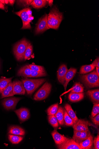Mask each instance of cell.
<instances>
[{"label": "cell", "mask_w": 99, "mask_h": 149, "mask_svg": "<svg viewBox=\"0 0 99 149\" xmlns=\"http://www.w3.org/2000/svg\"><path fill=\"white\" fill-rule=\"evenodd\" d=\"M63 19L62 13L56 7L52 9L48 17V24L49 28L57 29Z\"/></svg>", "instance_id": "6da1fadb"}, {"label": "cell", "mask_w": 99, "mask_h": 149, "mask_svg": "<svg viewBox=\"0 0 99 149\" xmlns=\"http://www.w3.org/2000/svg\"><path fill=\"white\" fill-rule=\"evenodd\" d=\"M46 80L45 79H21V82L28 95L32 94Z\"/></svg>", "instance_id": "7a4b0ae2"}, {"label": "cell", "mask_w": 99, "mask_h": 149, "mask_svg": "<svg viewBox=\"0 0 99 149\" xmlns=\"http://www.w3.org/2000/svg\"><path fill=\"white\" fill-rule=\"evenodd\" d=\"M80 77L82 82L88 88L99 86V76L97 74L96 70L86 75H80Z\"/></svg>", "instance_id": "3957f363"}, {"label": "cell", "mask_w": 99, "mask_h": 149, "mask_svg": "<svg viewBox=\"0 0 99 149\" xmlns=\"http://www.w3.org/2000/svg\"><path fill=\"white\" fill-rule=\"evenodd\" d=\"M15 14L19 17L23 22V29H30L31 26L30 22L34 19L32 12L30 8L24 9L19 11L15 12Z\"/></svg>", "instance_id": "277c9868"}, {"label": "cell", "mask_w": 99, "mask_h": 149, "mask_svg": "<svg viewBox=\"0 0 99 149\" xmlns=\"http://www.w3.org/2000/svg\"><path fill=\"white\" fill-rule=\"evenodd\" d=\"M30 43L24 38L14 46L13 51L17 60L19 61L24 59V55L26 48Z\"/></svg>", "instance_id": "5b68a950"}, {"label": "cell", "mask_w": 99, "mask_h": 149, "mask_svg": "<svg viewBox=\"0 0 99 149\" xmlns=\"http://www.w3.org/2000/svg\"><path fill=\"white\" fill-rule=\"evenodd\" d=\"M51 88V84L47 82H46L35 94L33 100L40 101L46 99L49 96Z\"/></svg>", "instance_id": "8992f818"}, {"label": "cell", "mask_w": 99, "mask_h": 149, "mask_svg": "<svg viewBox=\"0 0 99 149\" xmlns=\"http://www.w3.org/2000/svg\"><path fill=\"white\" fill-rule=\"evenodd\" d=\"M48 15L46 14L39 20L35 30V33L37 34L50 29L48 24Z\"/></svg>", "instance_id": "52a82bcc"}, {"label": "cell", "mask_w": 99, "mask_h": 149, "mask_svg": "<svg viewBox=\"0 0 99 149\" xmlns=\"http://www.w3.org/2000/svg\"><path fill=\"white\" fill-rule=\"evenodd\" d=\"M21 99V98L16 97L7 98L3 100L2 104L6 110H13L15 109L17 103Z\"/></svg>", "instance_id": "ba28073f"}, {"label": "cell", "mask_w": 99, "mask_h": 149, "mask_svg": "<svg viewBox=\"0 0 99 149\" xmlns=\"http://www.w3.org/2000/svg\"><path fill=\"white\" fill-rule=\"evenodd\" d=\"M60 149H81L79 144L73 139H69L61 144L57 145Z\"/></svg>", "instance_id": "9c48e42d"}, {"label": "cell", "mask_w": 99, "mask_h": 149, "mask_svg": "<svg viewBox=\"0 0 99 149\" xmlns=\"http://www.w3.org/2000/svg\"><path fill=\"white\" fill-rule=\"evenodd\" d=\"M13 91L14 95H24L25 94L26 91L21 81L16 80L13 81Z\"/></svg>", "instance_id": "30bf717a"}, {"label": "cell", "mask_w": 99, "mask_h": 149, "mask_svg": "<svg viewBox=\"0 0 99 149\" xmlns=\"http://www.w3.org/2000/svg\"><path fill=\"white\" fill-rule=\"evenodd\" d=\"M19 119L21 121H25L29 119L30 116L29 110L25 108H21L15 111Z\"/></svg>", "instance_id": "8fae6325"}, {"label": "cell", "mask_w": 99, "mask_h": 149, "mask_svg": "<svg viewBox=\"0 0 99 149\" xmlns=\"http://www.w3.org/2000/svg\"><path fill=\"white\" fill-rule=\"evenodd\" d=\"M88 121L83 119H79L73 127L74 130L83 131L89 130Z\"/></svg>", "instance_id": "7c38bea8"}, {"label": "cell", "mask_w": 99, "mask_h": 149, "mask_svg": "<svg viewBox=\"0 0 99 149\" xmlns=\"http://www.w3.org/2000/svg\"><path fill=\"white\" fill-rule=\"evenodd\" d=\"M66 65L65 64L61 65L57 72V78L59 82L64 85L65 82V77L68 71Z\"/></svg>", "instance_id": "4fadbf2b"}, {"label": "cell", "mask_w": 99, "mask_h": 149, "mask_svg": "<svg viewBox=\"0 0 99 149\" xmlns=\"http://www.w3.org/2000/svg\"><path fill=\"white\" fill-rule=\"evenodd\" d=\"M51 135L55 143L57 145L61 144L69 139L59 133L56 130L52 131Z\"/></svg>", "instance_id": "5bb4252c"}, {"label": "cell", "mask_w": 99, "mask_h": 149, "mask_svg": "<svg viewBox=\"0 0 99 149\" xmlns=\"http://www.w3.org/2000/svg\"><path fill=\"white\" fill-rule=\"evenodd\" d=\"M77 70L75 68H71L68 70L65 77V82L64 84L65 90L66 91L67 86L70 82L72 80L77 72Z\"/></svg>", "instance_id": "9a60e30c"}, {"label": "cell", "mask_w": 99, "mask_h": 149, "mask_svg": "<svg viewBox=\"0 0 99 149\" xmlns=\"http://www.w3.org/2000/svg\"><path fill=\"white\" fill-rule=\"evenodd\" d=\"M8 134L23 136L25 134V132L24 129L20 127L11 126L8 128Z\"/></svg>", "instance_id": "2e32d148"}, {"label": "cell", "mask_w": 99, "mask_h": 149, "mask_svg": "<svg viewBox=\"0 0 99 149\" xmlns=\"http://www.w3.org/2000/svg\"><path fill=\"white\" fill-rule=\"evenodd\" d=\"M31 70L29 65H26L22 67L18 70L17 75L19 76L31 77Z\"/></svg>", "instance_id": "e0dca14e"}, {"label": "cell", "mask_w": 99, "mask_h": 149, "mask_svg": "<svg viewBox=\"0 0 99 149\" xmlns=\"http://www.w3.org/2000/svg\"><path fill=\"white\" fill-rule=\"evenodd\" d=\"M92 101L94 104L99 103V90L98 89L88 91L87 93Z\"/></svg>", "instance_id": "ac0fdd59"}, {"label": "cell", "mask_w": 99, "mask_h": 149, "mask_svg": "<svg viewBox=\"0 0 99 149\" xmlns=\"http://www.w3.org/2000/svg\"><path fill=\"white\" fill-rule=\"evenodd\" d=\"M93 137L91 134L87 139L79 143L81 149H91L93 144Z\"/></svg>", "instance_id": "d6986e66"}, {"label": "cell", "mask_w": 99, "mask_h": 149, "mask_svg": "<svg viewBox=\"0 0 99 149\" xmlns=\"http://www.w3.org/2000/svg\"><path fill=\"white\" fill-rule=\"evenodd\" d=\"M65 109L68 114L69 116L72 119L74 123V125H75L79 119L73 109L71 106L68 104H66L64 106Z\"/></svg>", "instance_id": "ffe728a7"}, {"label": "cell", "mask_w": 99, "mask_h": 149, "mask_svg": "<svg viewBox=\"0 0 99 149\" xmlns=\"http://www.w3.org/2000/svg\"><path fill=\"white\" fill-rule=\"evenodd\" d=\"M13 82L11 81L8 86L1 93V99L13 96L14 94L13 91Z\"/></svg>", "instance_id": "44dd1931"}, {"label": "cell", "mask_w": 99, "mask_h": 149, "mask_svg": "<svg viewBox=\"0 0 99 149\" xmlns=\"http://www.w3.org/2000/svg\"><path fill=\"white\" fill-rule=\"evenodd\" d=\"M84 97V93L71 92L69 94L68 98L71 102H77L82 100Z\"/></svg>", "instance_id": "7402d4cb"}, {"label": "cell", "mask_w": 99, "mask_h": 149, "mask_svg": "<svg viewBox=\"0 0 99 149\" xmlns=\"http://www.w3.org/2000/svg\"><path fill=\"white\" fill-rule=\"evenodd\" d=\"M54 115L57 119L59 124L63 125L64 124V109L61 106L59 107L57 113Z\"/></svg>", "instance_id": "603a6c76"}, {"label": "cell", "mask_w": 99, "mask_h": 149, "mask_svg": "<svg viewBox=\"0 0 99 149\" xmlns=\"http://www.w3.org/2000/svg\"><path fill=\"white\" fill-rule=\"evenodd\" d=\"M12 77L6 78L2 77L0 78V89L1 93L11 82Z\"/></svg>", "instance_id": "cb8c5ba5"}, {"label": "cell", "mask_w": 99, "mask_h": 149, "mask_svg": "<svg viewBox=\"0 0 99 149\" xmlns=\"http://www.w3.org/2000/svg\"><path fill=\"white\" fill-rule=\"evenodd\" d=\"M8 138L10 141L13 144H18L21 142L23 137L18 135L9 134Z\"/></svg>", "instance_id": "d4e9b609"}, {"label": "cell", "mask_w": 99, "mask_h": 149, "mask_svg": "<svg viewBox=\"0 0 99 149\" xmlns=\"http://www.w3.org/2000/svg\"><path fill=\"white\" fill-rule=\"evenodd\" d=\"M47 1L45 0H34L31 5L35 8H40L45 6L47 3Z\"/></svg>", "instance_id": "484cf974"}, {"label": "cell", "mask_w": 99, "mask_h": 149, "mask_svg": "<svg viewBox=\"0 0 99 149\" xmlns=\"http://www.w3.org/2000/svg\"><path fill=\"white\" fill-rule=\"evenodd\" d=\"M84 91V87L80 83H76L67 92L71 91L73 93H82Z\"/></svg>", "instance_id": "4316f807"}, {"label": "cell", "mask_w": 99, "mask_h": 149, "mask_svg": "<svg viewBox=\"0 0 99 149\" xmlns=\"http://www.w3.org/2000/svg\"><path fill=\"white\" fill-rule=\"evenodd\" d=\"M95 68L91 64L83 65L81 68L80 73L81 74H86L93 71L95 69Z\"/></svg>", "instance_id": "83f0119b"}, {"label": "cell", "mask_w": 99, "mask_h": 149, "mask_svg": "<svg viewBox=\"0 0 99 149\" xmlns=\"http://www.w3.org/2000/svg\"><path fill=\"white\" fill-rule=\"evenodd\" d=\"M64 124L68 126H73L74 125L73 121L69 116L65 109H64Z\"/></svg>", "instance_id": "f1b7e54d"}, {"label": "cell", "mask_w": 99, "mask_h": 149, "mask_svg": "<svg viewBox=\"0 0 99 149\" xmlns=\"http://www.w3.org/2000/svg\"><path fill=\"white\" fill-rule=\"evenodd\" d=\"M59 108L58 103H56L50 107L47 111L48 115H54L57 113Z\"/></svg>", "instance_id": "f546056e"}, {"label": "cell", "mask_w": 99, "mask_h": 149, "mask_svg": "<svg viewBox=\"0 0 99 149\" xmlns=\"http://www.w3.org/2000/svg\"><path fill=\"white\" fill-rule=\"evenodd\" d=\"M48 120L49 123L53 127L57 128L59 127L58 120L55 115H48Z\"/></svg>", "instance_id": "4dcf8cb0"}, {"label": "cell", "mask_w": 99, "mask_h": 149, "mask_svg": "<svg viewBox=\"0 0 99 149\" xmlns=\"http://www.w3.org/2000/svg\"><path fill=\"white\" fill-rule=\"evenodd\" d=\"M91 134L89 130L82 131L79 139L76 142L79 143L80 142L87 139Z\"/></svg>", "instance_id": "1f68e13d"}, {"label": "cell", "mask_w": 99, "mask_h": 149, "mask_svg": "<svg viewBox=\"0 0 99 149\" xmlns=\"http://www.w3.org/2000/svg\"><path fill=\"white\" fill-rule=\"evenodd\" d=\"M33 53V47L31 43L27 47L26 51L24 60H26L31 58Z\"/></svg>", "instance_id": "d6a6232c"}, {"label": "cell", "mask_w": 99, "mask_h": 149, "mask_svg": "<svg viewBox=\"0 0 99 149\" xmlns=\"http://www.w3.org/2000/svg\"><path fill=\"white\" fill-rule=\"evenodd\" d=\"M31 70L39 72H45V70L44 67L34 64H29V65Z\"/></svg>", "instance_id": "836d02e7"}, {"label": "cell", "mask_w": 99, "mask_h": 149, "mask_svg": "<svg viewBox=\"0 0 99 149\" xmlns=\"http://www.w3.org/2000/svg\"><path fill=\"white\" fill-rule=\"evenodd\" d=\"M47 75V73L46 72H39L31 70V77L37 78L44 77L46 76Z\"/></svg>", "instance_id": "e575fe53"}, {"label": "cell", "mask_w": 99, "mask_h": 149, "mask_svg": "<svg viewBox=\"0 0 99 149\" xmlns=\"http://www.w3.org/2000/svg\"><path fill=\"white\" fill-rule=\"evenodd\" d=\"M99 113V104H94L91 113V117H93Z\"/></svg>", "instance_id": "d590c367"}, {"label": "cell", "mask_w": 99, "mask_h": 149, "mask_svg": "<svg viewBox=\"0 0 99 149\" xmlns=\"http://www.w3.org/2000/svg\"><path fill=\"white\" fill-rule=\"evenodd\" d=\"M33 1H18L17 2L18 4L20 5H22L24 6H29L31 5V3L33 2Z\"/></svg>", "instance_id": "8d00e7d4"}, {"label": "cell", "mask_w": 99, "mask_h": 149, "mask_svg": "<svg viewBox=\"0 0 99 149\" xmlns=\"http://www.w3.org/2000/svg\"><path fill=\"white\" fill-rule=\"evenodd\" d=\"M82 132V131L74 130V134L73 139L76 141L80 138Z\"/></svg>", "instance_id": "74e56055"}, {"label": "cell", "mask_w": 99, "mask_h": 149, "mask_svg": "<svg viewBox=\"0 0 99 149\" xmlns=\"http://www.w3.org/2000/svg\"><path fill=\"white\" fill-rule=\"evenodd\" d=\"M93 143L94 145V149H99V135L98 134H97V136L93 140Z\"/></svg>", "instance_id": "f35d334b"}, {"label": "cell", "mask_w": 99, "mask_h": 149, "mask_svg": "<svg viewBox=\"0 0 99 149\" xmlns=\"http://www.w3.org/2000/svg\"><path fill=\"white\" fill-rule=\"evenodd\" d=\"M91 120L97 126L99 125V114H97L93 117H92Z\"/></svg>", "instance_id": "ab89813d"}, {"label": "cell", "mask_w": 99, "mask_h": 149, "mask_svg": "<svg viewBox=\"0 0 99 149\" xmlns=\"http://www.w3.org/2000/svg\"><path fill=\"white\" fill-rule=\"evenodd\" d=\"M91 65L95 67H99V58H96Z\"/></svg>", "instance_id": "60d3db41"}, {"label": "cell", "mask_w": 99, "mask_h": 149, "mask_svg": "<svg viewBox=\"0 0 99 149\" xmlns=\"http://www.w3.org/2000/svg\"><path fill=\"white\" fill-rule=\"evenodd\" d=\"M5 8V7L4 4H3L0 2V9L4 10Z\"/></svg>", "instance_id": "b9f144b4"}, {"label": "cell", "mask_w": 99, "mask_h": 149, "mask_svg": "<svg viewBox=\"0 0 99 149\" xmlns=\"http://www.w3.org/2000/svg\"><path fill=\"white\" fill-rule=\"evenodd\" d=\"M47 2H48L49 5L50 6H51L53 5V1H47Z\"/></svg>", "instance_id": "7bdbcfd3"}, {"label": "cell", "mask_w": 99, "mask_h": 149, "mask_svg": "<svg viewBox=\"0 0 99 149\" xmlns=\"http://www.w3.org/2000/svg\"><path fill=\"white\" fill-rule=\"evenodd\" d=\"M96 71L98 75L99 76V67H96Z\"/></svg>", "instance_id": "ee69618b"}, {"label": "cell", "mask_w": 99, "mask_h": 149, "mask_svg": "<svg viewBox=\"0 0 99 149\" xmlns=\"http://www.w3.org/2000/svg\"><path fill=\"white\" fill-rule=\"evenodd\" d=\"M15 1H11V0H10L9 1V3L10 5H12L14 3H15Z\"/></svg>", "instance_id": "f6af8a7d"}, {"label": "cell", "mask_w": 99, "mask_h": 149, "mask_svg": "<svg viewBox=\"0 0 99 149\" xmlns=\"http://www.w3.org/2000/svg\"><path fill=\"white\" fill-rule=\"evenodd\" d=\"M5 2L6 4H8L9 3V1H8V0L6 1V0H5Z\"/></svg>", "instance_id": "bcb514c9"}, {"label": "cell", "mask_w": 99, "mask_h": 149, "mask_svg": "<svg viewBox=\"0 0 99 149\" xmlns=\"http://www.w3.org/2000/svg\"><path fill=\"white\" fill-rule=\"evenodd\" d=\"M0 2L3 4L5 3V1H3H3L1 0V1H0Z\"/></svg>", "instance_id": "7dc6e473"}, {"label": "cell", "mask_w": 99, "mask_h": 149, "mask_svg": "<svg viewBox=\"0 0 99 149\" xmlns=\"http://www.w3.org/2000/svg\"><path fill=\"white\" fill-rule=\"evenodd\" d=\"M0 93H1V89H0Z\"/></svg>", "instance_id": "c3c4849f"}]
</instances>
